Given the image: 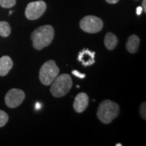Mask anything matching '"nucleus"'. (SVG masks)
<instances>
[{
    "mask_svg": "<svg viewBox=\"0 0 146 146\" xmlns=\"http://www.w3.org/2000/svg\"><path fill=\"white\" fill-rule=\"evenodd\" d=\"M60 70L54 60L47 61L42 65L39 71V80L44 85H50L58 76Z\"/></svg>",
    "mask_w": 146,
    "mask_h": 146,
    "instance_id": "obj_4",
    "label": "nucleus"
},
{
    "mask_svg": "<svg viewBox=\"0 0 146 146\" xmlns=\"http://www.w3.org/2000/svg\"><path fill=\"white\" fill-rule=\"evenodd\" d=\"M89 97L85 93H79L76 95L74 103L73 108L74 110L78 113H82L86 110L89 105Z\"/></svg>",
    "mask_w": 146,
    "mask_h": 146,
    "instance_id": "obj_8",
    "label": "nucleus"
},
{
    "mask_svg": "<svg viewBox=\"0 0 146 146\" xmlns=\"http://www.w3.org/2000/svg\"><path fill=\"white\" fill-rule=\"evenodd\" d=\"M108 3H111V4H114V3H118L119 0H106Z\"/></svg>",
    "mask_w": 146,
    "mask_h": 146,
    "instance_id": "obj_19",
    "label": "nucleus"
},
{
    "mask_svg": "<svg viewBox=\"0 0 146 146\" xmlns=\"http://www.w3.org/2000/svg\"><path fill=\"white\" fill-rule=\"evenodd\" d=\"M117 36L112 33L108 32L104 38V45L108 50H114L118 44Z\"/></svg>",
    "mask_w": 146,
    "mask_h": 146,
    "instance_id": "obj_12",
    "label": "nucleus"
},
{
    "mask_svg": "<svg viewBox=\"0 0 146 146\" xmlns=\"http://www.w3.org/2000/svg\"><path fill=\"white\" fill-rule=\"evenodd\" d=\"M50 92L55 98H62L70 91L72 87V81L68 74L58 76L51 84Z\"/></svg>",
    "mask_w": 146,
    "mask_h": 146,
    "instance_id": "obj_3",
    "label": "nucleus"
},
{
    "mask_svg": "<svg viewBox=\"0 0 146 146\" xmlns=\"http://www.w3.org/2000/svg\"><path fill=\"white\" fill-rule=\"evenodd\" d=\"M104 23L102 19L95 16H87L80 21V27L84 32L97 33L101 31Z\"/></svg>",
    "mask_w": 146,
    "mask_h": 146,
    "instance_id": "obj_5",
    "label": "nucleus"
},
{
    "mask_svg": "<svg viewBox=\"0 0 146 146\" xmlns=\"http://www.w3.org/2000/svg\"><path fill=\"white\" fill-rule=\"evenodd\" d=\"M123 145H122L121 143H117V144H116V146H122Z\"/></svg>",
    "mask_w": 146,
    "mask_h": 146,
    "instance_id": "obj_22",
    "label": "nucleus"
},
{
    "mask_svg": "<svg viewBox=\"0 0 146 146\" xmlns=\"http://www.w3.org/2000/svg\"><path fill=\"white\" fill-rule=\"evenodd\" d=\"M142 10H143V8H142V7L138 6L137 8V15H140V14H141Z\"/></svg>",
    "mask_w": 146,
    "mask_h": 146,
    "instance_id": "obj_18",
    "label": "nucleus"
},
{
    "mask_svg": "<svg viewBox=\"0 0 146 146\" xmlns=\"http://www.w3.org/2000/svg\"><path fill=\"white\" fill-rule=\"evenodd\" d=\"M25 98V94L19 89H12L7 93L5 96V103L10 108L19 106Z\"/></svg>",
    "mask_w": 146,
    "mask_h": 146,
    "instance_id": "obj_7",
    "label": "nucleus"
},
{
    "mask_svg": "<svg viewBox=\"0 0 146 146\" xmlns=\"http://www.w3.org/2000/svg\"><path fill=\"white\" fill-rule=\"evenodd\" d=\"M11 33V27L8 22L0 21V36L8 37Z\"/></svg>",
    "mask_w": 146,
    "mask_h": 146,
    "instance_id": "obj_13",
    "label": "nucleus"
},
{
    "mask_svg": "<svg viewBox=\"0 0 146 146\" xmlns=\"http://www.w3.org/2000/svg\"><path fill=\"white\" fill-rule=\"evenodd\" d=\"M72 73L74 74V76H76V77L79 78H84L85 77V74H83V73H81L78 72V70H72Z\"/></svg>",
    "mask_w": 146,
    "mask_h": 146,
    "instance_id": "obj_17",
    "label": "nucleus"
},
{
    "mask_svg": "<svg viewBox=\"0 0 146 146\" xmlns=\"http://www.w3.org/2000/svg\"><path fill=\"white\" fill-rule=\"evenodd\" d=\"M142 8H143L144 12H146V0H143L142 1Z\"/></svg>",
    "mask_w": 146,
    "mask_h": 146,
    "instance_id": "obj_20",
    "label": "nucleus"
},
{
    "mask_svg": "<svg viewBox=\"0 0 146 146\" xmlns=\"http://www.w3.org/2000/svg\"><path fill=\"white\" fill-rule=\"evenodd\" d=\"M47 9L46 3L43 1H36L29 3L25 10V16L27 19L35 21L41 18Z\"/></svg>",
    "mask_w": 146,
    "mask_h": 146,
    "instance_id": "obj_6",
    "label": "nucleus"
},
{
    "mask_svg": "<svg viewBox=\"0 0 146 146\" xmlns=\"http://www.w3.org/2000/svg\"><path fill=\"white\" fill-rule=\"evenodd\" d=\"M55 31L51 25H43L39 27L32 33L31 40L33 46L36 50H41L49 46L54 39Z\"/></svg>",
    "mask_w": 146,
    "mask_h": 146,
    "instance_id": "obj_1",
    "label": "nucleus"
},
{
    "mask_svg": "<svg viewBox=\"0 0 146 146\" xmlns=\"http://www.w3.org/2000/svg\"><path fill=\"white\" fill-rule=\"evenodd\" d=\"M16 0H0V5L3 8H10L16 5Z\"/></svg>",
    "mask_w": 146,
    "mask_h": 146,
    "instance_id": "obj_14",
    "label": "nucleus"
},
{
    "mask_svg": "<svg viewBox=\"0 0 146 146\" xmlns=\"http://www.w3.org/2000/svg\"><path fill=\"white\" fill-rule=\"evenodd\" d=\"M119 112L118 104L110 100H106L99 105L97 116L102 123L109 124L117 117Z\"/></svg>",
    "mask_w": 146,
    "mask_h": 146,
    "instance_id": "obj_2",
    "label": "nucleus"
},
{
    "mask_svg": "<svg viewBox=\"0 0 146 146\" xmlns=\"http://www.w3.org/2000/svg\"><path fill=\"white\" fill-rule=\"evenodd\" d=\"M145 105H146L145 102H143V103H142L141 106H140V109H139L140 114H141L142 118H143V119H144V120L146 119V114H145V113H146L145 108H146V106H145Z\"/></svg>",
    "mask_w": 146,
    "mask_h": 146,
    "instance_id": "obj_16",
    "label": "nucleus"
},
{
    "mask_svg": "<svg viewBox=\"0 0 146 146\" xmlns=\"http://www.w3.org/2000/svg\"><path fill=\"white\" fill-rule=\"evenodd\" d=\"M41 104L40 103H39V102H36V104H35V108H36V110H39V109H41Z\"/></svg>",
    "mask_w": 146,
    "mask_h": 146,
    "instance_id": "obj_21",
    "label": "nucleus"
},
{
    "mask_svg": "<svg viewBox=\"0 0 146 146\" xmlns=\"http://www.w3.org/2000/svg\"><path fill=\"white\" fill-rule=\"evenodd\" d=\"M9 119L8 115L4 111L0 110V127H2L6 125Z\"/></svg>",
    "mask_w": 146,
    "mask_h": 146,
    "instance_id": "obj_15",
    "label": "nucleus"
},
{
    "mask_svg": "<svg viewBox=\"0 0 146 146\" xmlns=\"http://www.w3.org/2000/svg\"><path fill=\"white\" fill-rule=\"evenodd\" d=\"M140 44V39L136 35H132L129 37L126 43V48L131 54H135L138 51Z\"/></svg>",
    "mask_w": 146,
    "mask_h": 146,
    "instance_id": "obj_11",
    "label": "nucleus"
},
{
    "mask_svg": "<svg viewBox=\"0 0 146 146\" xmlns=\"http://www.w3.org/2000/svg\"><path fill=\"white\" fill-rule=\"evenodd\" d=\"M14 63L12 60L8 56H2L0 58V76H4L8 74L13 67Z\"/></svg>",
    "mask_w": 146,
    "mask_h": 146,
    "instance_id": "obj_10",
    "label": "nucleus"
},
{
    "mask_svg": "<svg viewBox=\"0 0 146 146\" xmlns=\"http://www.w3.org/2000/svg\"><path fill=\"white\" fill-rule=\"evenodd\" d=\"M96 52H91L88 49H83L78 55V60L85 67L93 65L96 62L95 60Z\"/></svg>",
    "mask_w": 146,
    "mask_h": 146,
    "instance_id": "obj_9",
    "label": "nucleus"
}]
</instances>
